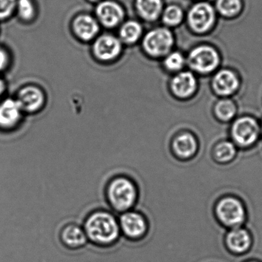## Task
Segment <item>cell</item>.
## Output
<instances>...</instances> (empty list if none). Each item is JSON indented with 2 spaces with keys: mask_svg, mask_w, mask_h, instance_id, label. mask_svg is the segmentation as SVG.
<instances>
[{
  "mask_svg": "<svg viewBox=\"0 0 262 262\" xmlns=\"http://www.w3.org/2000/svg\"><path fill=\"white\" fill-rule=\"evenodd\" d=\"M84 231L88 240L99 246H110L119 238L120 227L116 217L105 211L90 214L85 222Z\"/></svg>",
  "mask_w": 262,
  "mask_h": 262,
  "instance_id": "obj_1",
  "label": "cell"
},
{
  "mask_svg": "<svg viewBox=\"0 0 262 262\" xmlns=\"http://www.w3.org/2000/svg\"><path fill=\"white\" fill-rule=\"evenodd\" d=\"M106 196L113 209L125 212L130 211L137 202V187L132 179L119 176L112 179L107 185Z\"/></svg>",
  "mask_w": 262,
  "mask_h": 262,
  "instance_id": "obj_2",
  "label": "cell"
},
{
  "mask_svg": "<svg viewBox=\"0 0 262 262\" xmlns=\"http://www.w3.org/2000/svg\"><path fill=\"white\" fill-rule=\"evenodd\" d=\"M174 45L172 33L165 27L152 29L144 34L141 46L146 56L154 59L165 57Z\"/></svg>",
  "mask_w": 262,
  "mask_h": 262,
  "instance_id": "obj_3",
  "label": "cell"
},
{
  "mask_svg": "<svg viewBox=\"0 0 262 262\" xmlns=\"http://www.w3.org/2000/svg\"><path fill=\"white\" fill-rule=\"evenodd\" d=\"M123 47L118 36L102 33L92 42V55L95 60L100 63H113L122 56Z\"/></svg>",
  "mask_w": 262,
  "mask_h": 262,
  "instance_id": "obj_4",
  "label": "cell"
},
{
  "mask_svg": "<svg viewBox=\"0 0 262 262\" xmlns=\"http://www.w3.org/2000/svg\"><path fill=\"white\" fill-rule=\"evenodd\" d=\"M95 17L101 27L107 30L119 28L125 20L126 13L116 0H102L95 7Z\"/></svg>",
  "mask_w": 262,
  "mask_h": 262,
  "instance_id": "obj_5",
  "label": "cell"
},
{
  "mask_svg": "<svg viewBox=\"0 0 262 262\" xmlns=\"http://www.w3.org/2000/svg\"><path fill=\"white\" fill-rule=\"evenodd\" d=\"M15 99L20 105L24 113L35 114L45 106L47 96L45 92L37 85L29 84L18 90Z\"/></svg>",
  "mask_w": 262,
  "mask_h": 262,
  "instance_id": "obj_6",
  "label": "cell"
},
{
  "mask_svg": "<svg viewBox=\"0 0 262 262\" xmlns=\"http://www.w3.org/2000/svg\"><path fill=\"white\" fill-rule=\"evenodd\" d=\"M188 61L190 67L194 71L201 74H208L219 67L220 57L217 52L212 47L201 46L191 52Z\"/></svg>",
  "mask_w": 262,
  "mask_h": 262,
  "instance_id": "obj_7",
  "label": "cell"
},
{
  "mask_svg": "<svg viewBox=\"0 0 262 262\" xmlns=\"http://www.w3.org/2000/svg\"><path fill=\"white\" fill-rule=\"evenodd\" d=\"M70 27L75 37L84 43L93 42L100 34V24L94 16L89 13L76 15L72 20Z\"/></svg>",
  "mask_w": 262,
  "mask_h": 262,
  "instance_id": "obj_8",
  "label": "cell"
},
{
  "mask_svg": "<svg viewBox=\"0 0 262 262\" xmlns=\"http://www.w3.org/2000/svg\"><path fill=\"white\" fill-rule=\"evenodd\" d=\"M215 20V11L211 4L202 2L191 7L188 21L191 30L196 33H206L213 27Z\"/></svg>",
  "mask_w": 262,
  "mask_h": 262,
  "instance_id": "obj_9",
  "label": "cell"
},
{
  "mask_svg": "<svg viewBox=\"0 0 262 262\" xmlns=\"http://www.w3.org/2000/svg\"><path fill=\"white\" fill-rule=\"evenodd\" d=\"M216 213L219 220L228 226H238L245 219V208L242 202L234 198L222 199L217 204Z\"/></svg>",
  "mask_w": 262,
  "mask_h": 262,
  "instance_id": "obj_10",
  "label": "cell"
},
{
  "mask_svg": "<svg viewBox=\"0 0 262 262\" xmlns=\"http://www.w3.org/2000/svg\"><path fill=\"white\" fill-rule=\"evenodd\" d=\"M24 112L15 98L5 97L0 101V131L16 129L22 121Z\"/></svg>",
  "mask_w": 262,
  "mask_h": 262,
  "instance_id": "obj_11",
  "label": "cell"
},
{
  "mask_svg": "<svg viewBox=\"0 0 262 262\" xmlns=\"http://www.w3.org/2000/svg\"><path fill=\"white\" fill-rule=\"evenodd\" d=\"M119 223L121 231L131 240L142 238L148 229L145 217L137 211L123 212Z\"/></svg>",
  "mask_w": 262,
  "mask_h": 262,
  "instance_id": "obj_12",
  "label": "cell"
},
{
  "mask_svg": "<svg viewBox=\"0 0 262 262\" xmlns=\"http://www.w3.org/2000/svg\"><path fill=\"white\" fill-rule=\"evenodd\" d=\"M231 134L238 145L248 146L254 143L258 137V125L252 118H240L233 124Z\"/></svg>",
  "mask_w": 262,
  "mask_h": 262,
  "instance_id": "obj_13",
  "label": "cell"
},
{
  "mask_svg": "<svg viewBox=\"0 0 262 262\" xmlns=\"http://www.w3.org/2000/svg\"><path fill=\"white\" fill-rule=\"evenodd\" d=\"M170 88L176 97L186 99L194 94L197 80L190 72H182L171 79Z\"/></svg>",
  "mask_w": 262,
  "mask_h": 262,
  "instance_id": "obj_14",
  "label": "cell"
},
{
  "mask_svg": "<svg viewBox=\"0 0 262 262\" xmlns=\"http://www.w3.org/2000/svg\"><path fill=\"white\" fill-rule=\"evenodd\" d=\"M238 86V78L231 70H221L212 80L213 90L220 96H230L237 91Z\"/></svg>",
  "mask_w": 262,
  "mask_h": 262,
  "instance_id": "obj_15",
  "label": "cell"
},
{
  "mask_svg": "<svg viewBox=\"0 0 262 262\" xmlns=\"http://www.w3.org/2000/svg\"><path fill=\"white\" fill-rule=\"evenodd\" d=\"M134 5L139 17L147 23L157 20L164 10L163 0H135Z\"/></svg>",
  "mask_w": 262,
  "mask_h": 262,
  "instance_id": "obj_16",
  "label": "cell"
},
{
  "mask_svg": "<svg viewBox=\"0 0 262 262\" xmlns=\"http://www.w3.org/2000/svg\"><path fill=\"white\" fill-rule=\"evenodd\" d=\"M143 36V27L136 19H127L119 27L118 37L123 45H136L139 41L142 40Z\"/></svg>",
  "mask_w": 262,
  "mask_h": 262,
  "instance_id": "obj_17",
  "label": "cell"
},
{
  "mask_svg": "<svg viewBox=\"0 0 262 262\" xmlns=\"http://www.w3.org/2000/svg\"><path fill=\"white\" fill-rule=\"evenodd\" d=\"M60 237L63 245L71 249L82 248L88 242L83 228L74 224H70L63 228Z\"/></svg>",
  "mask_w": 262,
  "mask_h": 262,
  "instance_id": "obj_18",
  "label": "cell"
},
{
  "mask_svg": "<svg viewBox=\"0 0 262 262\" xmlns=\"http://www.w3.org/2000/svg\"><path fill=\"white\" fill-rule=\"evenodd\" d=\"M226 242L231 252L243 254L249 249L251 240L249 233L246 230L236 228L228 233Z\"/></svg>",
  "mask_w": 262,
  "mask_h": 262,
  "instance_id": "obj_19",
  "label": "cell"
},
{
  "mask_svg": "<svg viewBox=\"0 0 262 262\" xmlns=\"http://www.w3.org/2000/svg\"><path fill=\"white\" fill-rule=\"evenodd\" d=\"M173 147L178 156L185 159L194 154L197 149V142L193 136L185 133L174 139Z\"/></svg>",
  "mask_w": 262,
  "mask_h": 262,
  "instance_id": "obj_20",
  "label": "cell"
},
{
  "mask_svg": "<svg viewBox=\"0 0 262 262\" xmlns=\"http://www.w3.org/2000/svg\"><path fill=\"white\" fill-rule=\"evenodd\" d=\"M36 14L37 10L33 0H17L15 16L21 22L30 24L36 19Z\"/></svg>",
  "mask_w": 262,
  "mask_h": 262,
  "instance_id": "obj_21",
  "label": "cell"
},
{
  "mask_svg": "<svg viewBox=\"0 0 262 262\" xmlns=\"http://www.w3.org/2000/svg\"><path fill=\"white\" fill-rule=\"evenodd\" d=\"M241 0H217L216 9L222 16L226 18L234 17L242 10Z\"/></svg>",
  "mask_w": 262,
  "mask_h": 262,
  "instance_id": "obj_22",
  "label": "cell"
},
{
  "mask_svg": "<svg viewBox=\"0 0 262 262\" xmlns=\"http://www.w3.org/2000/svg\"><path fill=\"white\" fill-rule=\"evenodd\" d=\"M161 16L164 24L168 27H176L183 19V12L178 6H168L164 9Z\"/></svg>",
  "mask_w": 262,
  "mask_h": 262,
  "instance_id": "obj_23",
  "label": "cell"
},
{
  "mask_svg": "<svg viewBox=\"0 0 262 262\" xmlns=\"http://www.w3.org/2000/svg\"><path fill=\"white\" fill-rule=\"evenodd\" d=\"M236 113L234 102L228 99H223L217 102L215 106V113L219 119L223 121H228L234 117Z\"/></svg>",
  "mask_w": 262,
  "mask_h": 262,
  "instance_id": "obj_24",
  "label": "cell"
},
{
  "mask_svg": "<svg viewBox=\"0 0 262 262\" xmlns=\"http://www.w3.org/2000/svg\"><path fill=\"white\" fill-rule=\"evenodd\" d=\"M185 59L183 55L179 52L168 53L164 59V67L170 72H177L185 66Z\"/></svg>",
  "mask_w": 262,
  "mask_h": 262,
  "instance_id": "obj_25",
  "label": "cell"
},
{
  "mask_svg": "<svg viewBox=\"0 0 262 262\" xmlns=\"http://www.w3.org/2000/svg\"><path fill=\"white\" fill-rule=\"evenodd\" d=\"M236 149L231 142H222L216 147L214 155L220 162H228L235 156Z\"/></svg>",
  "mask_w": 262,
  "mask_h": 262,
  "instance_id": "obj_26",
  "label": "cell"
},
{
  "mask_svg": "<svg viewBox=\"0 0 262 262\" xmlns=\"http://www.w3.org/2000/svg\"><path fill=\"white\" fill-rule=\"evenodd\" d=\"M17 0H0V23L7 22L16 15Z\"/></svg>",
  "mask_w": 262,
  "mask_h": 262,
  "instance_id": "obj_27",
  "label": "cell"
},
{
  "mask_svg": "<svg viewBox=\"0 0 262 262\" xmlns=\"http://www.w3.org/2000/svg\"><path fill=\"white\" fill-rule=\"evenodd\" d=\"M11 61L10 50L7 47L0 45V76L9 70Z\"/></svg>",
  "mask_w": 262,
  "mask_h": 262,
  "instance_id": "obj_28",
  "label": "cell"
},
{
  "mask_svg": "<svg viewBox=\"0 0 262 262\" xmlns=\"http://www.w3.org/2000/svg\"><path fill=\"white\" fill-rule=\"evenodd\" d=\"M7 90V83L5 79L0 76V101L5 98V94Z\"/></svg>",
  "mask_w": 262,
  "mask_h": 262,
  "instance_id": "obj_29",
  "label": "cell"
},
{
  "mask_svg": "<svg viewBox=\"0 0 262 262\" xmlns=\"http://www.w3.org/2000/svg\"><path fill=\"white\" fill-rule=\"evenodd\" d=\"M86 1H88L89 3H91V4H97L98 3L100 2L102 0H86Z\"/></svg>",
  "mask_w": 262,
  "mask_h": 262,
  "instance_id": "obj_30",
  "label": "cell"
},
{
  "mask_svg": "<svg viewBox=\"0 0 262 262\" xmlns=\"http://www.w3.org/2000/svg\"><path fill=\"white\" fill-rule=\"evenodd\" d=\"M248 262H257V261H254V260H251V261H248Z\"/></svg>",
  "mask_w": 262,
  "mask_h": 262,
  "instance_id": "obj_31",
  "label": "cell"
}]
</instances>
